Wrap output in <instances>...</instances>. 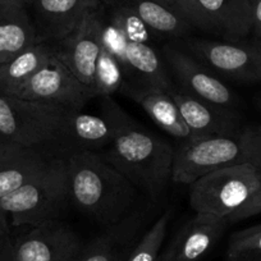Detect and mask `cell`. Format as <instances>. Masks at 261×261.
Here are the masks:
<instances>
[{"label": "cell", "instance_id": "obj_1", "mask_svg": "<svg viewBox=\"0 0 261 261\" xmlns=\"http://www.w3.org/2000/svg\"><path fill=\"white\" fill-rule=\"evenodd\" d=\"M101 100L102 115L113 129L112 145L101 155L137 188L156 197L172 179L174 147L145 129L112 97Z\"/></svg>", "mask_w": 261, "mask_h": 261}, {"label": "cell", "instance_id": "obj_2", "mask_svg": "<svg viewBox=\"0 0 261 261\" xmlns=\"http://www.w3.org/2000/svg\"><path fill=\"white\" fill-rule=\"evenodd\" d=\"M65 163L69 199L80 212L104 227L130 214L137 187L100 152H72Z\"/></svg>", "mask_w": 261, "mask_h": 261}, {"label": "cell", "instance_id": "obj_3", "mask_svg": "<svg viewBox=\"0 0 261 261\" xmlns=\"http://www.w3.org/2000/svg\"><path fill=\"white\" fill-rule=\"evenodd\" d=\"M246 163L261 167V124L243 127L228 136L199 137L183 142L174 152L172 180L191 185L213 170Z\"/></svg>", "mask_w": 261, "mask_h": 261}, {"label": "cell", "instance_id": "obj_4", "mask_svg": "<svg viewBox=\"0 0 261 261\" xmlns=\"http://www.w3.org/2000/svg\"><path fill=\"white\" fill-rule=\"evenodd\" d=\"M71 201L65 160H49L46 167L26 185L0 200V214L16 227L59 219Z\"/></svg>", "mask_w": 261, "mask_h": 261}, {"label": "cell", "instance_id": "obj_5", "mask_svg": "<svg viewBox=\"0 0 261 261\" xmlns=\"http://www.w3.org/2000/svg\"><path fill=\"white\" fill-rule=\"evenodd\" d=\"M260 183L261 167L251 163L213 170L190 185L191 207L227 220L252 197Z\"/></svg>", "mask_w": 261, "mask_h": 261}, {"label": "cell", "instance_id": "obj_6", "mask_svg": "<svg viewBox=\"0 0 261 261\" xmlns=\"http://www.w3.org/2000/svg\"><path fill=\"white\" fill-rule=\"evenodd\" d=\"M68 110L51 102L0 94V141L24 149L55 141Z\"/></svg>", "mask_w": 261, "mask_h": 261}, {"label": "cell", "instance_id": "obj_7", "mask_svg": "<svg viewBox=\"0 0 261 261\" xmlns=\"http://www.w3.org/2000/svg\"><path fill=\"white\" fill-rule=\"evenodd\" d=\"M187 47L192 57L210 71L240 82H261V41L253 40L191 39Z\"/></svg>", "mask_w": 261, "mask_h": 261}, {"label": "cell", "instance_id": "obj_8", "mask_svg": "<svg viewBox=\"0 0 261 261\" xmlns=\"http://www.w3.org/2000/svg\"><path fill=\"white\" fill-rule=\"evenodd\" d=\"M82 248L76 230L54 219L34 225L12 241L11 261H77Z\"/></svg>", "mask_w": 261, "mask_h": 261}, {"label": "cell", "instance_id": "obj_9", "mask_svg": "<svg viewBox=\"0 0 261 261\" xmlns=\"http://www.w3.org/2000/svg\"><path fill=\"white\" fill-rule=\"evenodd\" d=\"M16 96L80 110L96 95L94 90L85 86L57 55L53 54Z\"/></svg>", "mask_w": 261, "mask_h": 261}, {"label": "cell", "instance_id": "obj_10", "mask_svg": "<svg viewBox=\"0 0 261 261\" xmlns=\"http://www.w3.org/2000/svg\"><path fill=\"white\" fill-rule=\"evenodd\" d=\"M104 21V8L100 6L87 12L76 29L54 49V54L64 63L74 76L92 89L95 65L101 51V31Z\"/></svg>", "mask_w": 261, "mask_h": 261}, {"label": "cell", "instance_id": "obj_11", "mask_svg": "<svg viewBox=\"0 0 261 261\" xmlns=\"http://www.w3.org/2000/svg\"><path fill=\"white\" fill-rule=\"evenodd\" d=\"M164 57L179 89L214 107L236 110L240 104L237 95L200 60L174 46H165Z\"/></svg>", "mask_w": 261, "mask_h": 261}, {"label": "cell", "instance_id": "obj_12", "mask_svg": "<svg viewBox=\"0 0 261 261\" xmlns=\"http://www.w3.org/2000/svg\"><path fill=\"white\" fill-rule=\"evenodd\" d=\"M227 225L223 218L196 213L178 229L158 261H199L217 245Z\"/></svg>", "mask_w": 261, "mask_h": 261}, {"label": "cell", "instance_id": "obj_13", "mask_svg": "<svg viewBox=\"0 0 261 261\" xmlns=\"http://www.w3.org/2000/svg\"><path fill=\"white\" fill-rule=\"evenodd\" d=\"M177 104L187 127L197 137L228 136L242 129L237 110L223 109L191 96L173 85L165 90Z\"/></svg>", "mask_w": 261, "mask_h": 261}, {"label": "cell", "instance_id": "obj_14", "mask_svg": "<svg viewBox=\"0 0 261 261\" xmlns=\"http://www.w3.org/2000/svg\"><path fill=\"white\" fill-rule=\"evenodd\" d=\"M40 42L68 36L85 14L100 6V0H30Z\"/></svg>", "mask_w": 261, "mask_h": 261}, {"label": "cell", "instance_id": "obj_15", "mask_svg": "<svg viewBox=\"0 0 261 261\" xmlns=\"http://www.w3.org/2000/svg\"><path fill=\"white\" fill-rule=\"evenodd\" d=\"M144 212H132L129 215L97 236L84 246L77 261H125L136 237L144 225Z\"/></svg>", "mask_w": 261, "mask_h": 261}, {"label": "cell", "instance_id": "obj_16", "mask_svg": "<svg viewBox=\"0 0 261 261\" xmlns=\"http://www.w3.org/2000/svg\"><path fill=\"white\" fill-rule=\"evenodd\" d=\"M55 141L72 147L73 152H96V150L112 145L113 129L104 115L99 117L80 110H68Z\"/></svg>", "mask_w": 261, "mask_h": 261}, {"label": "cell", "instance_id": "obj_17", "mask_svg": "<svg viewBox=\"0 0 261 261\" xmlns=\"http://www.w3.org/2000/svg\"><path fill=\"white\" fill-rule=\"evenodd\" d=\"M122 91L136 101L160 129L172 137L183 142L199 139L187 127L177 104L165 90L124 86Z\"/></svg>", "mask_w": 261, "mask_h": 261}, {"label": "cell", "instance_id": "obj_18", "mask_svg": "<svg viewBox=\"0 0 261 261\" xmlns=\"http://www.w3.org/2000/svg\"><path fill=\"white\" fill-rule=\"evenodd\" d=\"M214 34L242 40L252 32V0H196Z\"/></svg>", "mask_w": 261, "mask_h": 261}, {"label": "cell", "instance_id": "obj_19", "mask_svg": "<svg viewBox=\"0 0 261 261\" xmlns=\"http://www.w3.org/2000/svg\"><path fill=\"white\" fill-rule=\"evenodd\" d=\"M37 42L36 27L27 6L0 3V65Z\"/></svg>", "mask_w": 261, "mask_h": 261}, {"label": "cell", "instance_id": "obj_20", "mask_svg": "<svg viewBox=\"0 0 261 261\" xmlns=\"http://www.w3.org/2000/svg\"><path fill=\"white\" fill-rule=\"evenodd\" d=\"M125 80L135 77L141 89L168 90L173 86L162 58L151 44L129 42L125 50Z\"/></svg>", "mask_w": 261, "mask_h": 261}, {"label": "cell", "instance_id": "obj_21", "mask_svg": "<svg viewBox=\"0 0 261 261\" xmlns=\"http://www.w3.org/2000/svg\"><path fill=\"white\" fill-rule=\"evenodd\" d=\"M54 54V47L37 42L0 65V94L16 96Z\"/></svg>", "mask_w": 261, "mask_h": 261}, {"label": "cell", "instance_id": "obj_22", "mask_svg": "<svg viewBox=\"0 0 261 261\" xmlns=\"http://www.w3.org/2000/svg\"><path fill=\"white\" fill-rule=\"evenodd\" d=\"M104 4H117L136 13L154 35L183 37L193 30L188 22L155 0H100Z\"/></svg>", "mask_w": 261, "mask_h": 261}, {"label": "cell", "instance_id": "obj_23", "mask_svg": "<svg viewBox=\"0 0 261 261\" xmlns=\"http://www.w3.org/2000/svg\"><path fill=\"white\" fill-rule=\"evenodd\" d=\"M47 163L49 160L35 149H23L0 162V200L26 185Z\"/></svg>", "mask_w": 261, "mask_h": 261}, {"label": "cell", "instance_id": "obj_24", "mask_svg": "<svg viewBox=\"0 0 261 261\" xmlns=\"http://www.w3.org/2000/svg\"><path fill=\"white\" fill-rule=\"evenodd\" d=\"M125 86V73L117 58L101 46L95 65L94 90L96 97H112L115 92L122 91Z\"/></svg>", "mask_w": 261, "mask_h": 261}, {"label": "cell", "instance_id": "obj_25", "mask_svg": "<svg viewBox=\"0 0 261 261\" xmlns=\"http://www.w3.org/2000/svg\"><path fill=\"white\" fill-rule=\"evenodd\" d=\"M172 209H168L160 215L152 227L140 238L125 261H158L163 242L165 240L168 224L172 219Z\"/></svg>", "mask_w": 261, "mask_h": 261}, {"label": "cell", "instance_id": "obj_26", "mask_svg": "<svg viewBox=\"0 0 261 261\" xmlns=\"http://www.w3.org/2000/svg\"><path fill=\"white\" fill-rule=\"evenodd\" d=\"M101 4L104 6L107 16L122 30L128 41L151 44L154 34L136 13L117 4Z\"/></svg>", "mask_w": 261, "mask_h": 261}, {"label": "cell", "instance_id": "obj_27", "mask_svg": "<svg viewBox=\"0 0 261 261\" xmlns=\"http://www.w3.org/2000/svg\"><path fill=\"white\" fill-rule=\"evenodd\" d=\"M228 261H261V224L234 232L229 237Z\"/></svg>", "mask_w": 261, "mask_h": 261}, {"label": "cell", "instance_id": "obj_28", "mask_svg": "<svg viewBox=\"0 0 261 261\" xmlns=\"http://www.w3.org/2000/svg\"><path fill=\"white\" fill-rule=\"evenodd\" d=\"M185 19L193 29L213 32L212 24L196 0H155Z\"/></svg>", "mask_w": 261, "mask_h": 261}, {"label": "cell", "instance_id": "obj_29", "mask_svg": "<svg viewBox=\"0 0 261 261\" xmlns=\"http://www.w3.org/2000/svg\"><path fill=\"white\" fill-rule=\"evenodd\" d=\"M104 8V6H102ZM101 42L102 46L110 53V54L114 55L118 59V62L122 64L123 69H124L125 65V50H127L128 39L125 37V35L123 34L122 30L112 21L109 19V17L107 16L104 9V21H102V31H101Z\"/></svg>", "mask_w": 261, "mask_h": 261}, {"label": "cell", "instance_id": "obj_30", "mask_svg": "<svg viewBox=\"0 0 261 261\" xmlns=\"http://www.w3.org/2000/svg\"><path fill=\"white\" fill-rule=\"evenodd\" d=\"M258 214H261V183L258 186L257 191L253 193L252 197L237 213H234L232 217L228 218L227 222L228 224H230V223L240 222V220L247 219V218L255 217V215Z\"/></svg>", "mask_w": 261, "mask_h": 261}, {"label": "cell", "instance_id": "obj_31", "mask_svg": "<svg viewBox=\"0 0 261 261\" xmlns=\"http://www.w3.org/2000/svg\"><path fill=\"white\" fill-rule=\"evenodd\" d=\"M11 246L12 240L9 237L8 219L6 218V215L0 214V253L8 251Z\"/></svg>", "mask_w": 261, "mask_h": 261}, {"label": "cell", "instance_id": "obj_32", "mask_svg": "<svg viewBox=\"0 0 261 261\" xmlns=\"http://www.w3.org/2000/svg\"><path fill=\"white\" fill-rule=\"evenodd\" d=\"M252 32L261 41V0H252Z\"/></svg>", "mask_w": 261, "mask_h": 261}, {"label": "cell", "instance_id": "obj_33", "mask_svg": "<svg viewBox=\"0 0 261 261\" xmlns=\"http://www.w3.org/2000/svg\"><path fill=\"white\" fill-rule=\"evenodd\" d=\"M23 149L24 147L18 146V145L0 141V162H3L4 159L12 156V155L18 154V152H21Z\"/></svg>", "mask_w": 261, "mask_h": 261}, {"label": "cell", "instance_id": "obj_34", "mask_svg": "<svg viewBox=\"0 0 261 261\" xmlns=\"http://www.w3.org/2000/svg\"><path fill=\"white\" fill-rule=\"evenodd\" d=\"M0 3H8V4H19V6H27L30 0H0Z\"/></svg>", "mask_w": 261, "mask_h": 261}, {"label": "cell", "instance_id": "obj_35", "mask_svg": "<svg viewBox=\"0 0 261 261\" xmlns=\"http://www.w3.org/2000/svg\"><path fill=\"white\" fill-rule=\"evenodd\" d=\"M0 261H11V248L6 252L0 253Z\"/></svg>", "mask_w": 261, "mask_h": 261}]
</instances>
